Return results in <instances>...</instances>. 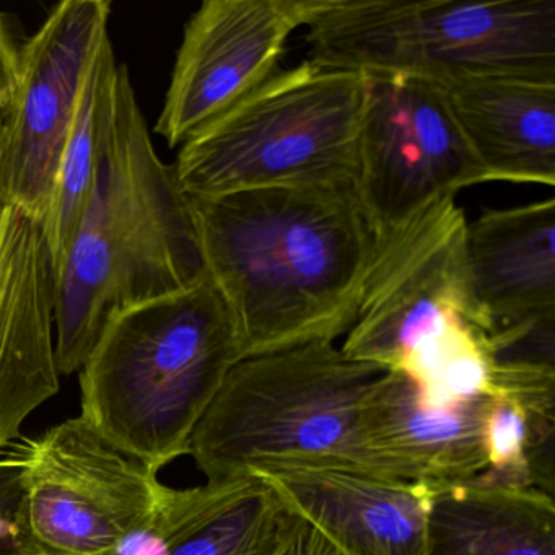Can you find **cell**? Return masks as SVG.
<instances>
[{
    "label": "cell",
    "instance_id": "obj_17",
    "mask_svg": "<svg viewBox=\"0 0 555 555\" xmlns=\"http://www.w3.org/2000/svg\"><path fill=\"white\" fill-rule=\"evenodd\" d=\"M427 555H555V505L538 487H430Z\"/></svg>",
    "mask_w": 555,
    "mask_h": 555
},
{
    "label": "cell",
    "instance_id": "obj_25",
    "mask_svg": "<svg viewBox=\"0 0 555 555\" xmlns=\"http://www.w3.org/2000/svg\"><path fill=\"white\" fill-rule=\"evenodd\" d=\"M0 129H2V115H0Z\"/></svg>",
    "mask_w": 555,
    "mask_h": 555
},
{
    "label": "cell",
    "instance_id": "obj_10",
    "mask_svg": "<svg viewBox=\"0 0 555 555\" xmlns=\"http://www.w3.org/2000/svg\"><path fill=\"white\" fill-rule=\"evenodd\" d=\"M108 0H64L21 48L0 129V203L47 222L83 77L109 35Z\"/></svg>",
    "mask_w": 555,
    "mask_h": 555
},
{
    "label": "cell",
    "instance_id": "obj_21",
    "mask_svg": "<svg viewBox=\"0 0 555 555\" xmlns=\"http://www.w3.org/2000/svg\"><path fill=\"white\" fill-rule=\"evenodd\" d=\"M22 490L14 467L0 464V555L25 551Z\"/></svg>",
    "mask_w": 555,
    "mask_h": 555
},
{
    "label": "cell",
    "instance_id": "obj_8",
    "mask_svg": "<svg viewBox=\"0 0 555 555\" xmlns=\"http://www.w3.org/2000/svg\"><path fill=\"white\" fill-rule=\"evenodd\" d=\"M22 490L25 552L115 555L170 493L160 474L113 447L80 415L0 454Z\"/></svg>",
    "mask_w": 555,
    "mask_h": 555
},
{
    "label": "cell",
    "instance_id": "obj_13",
    "mask_svg": "<svg viewBox=\"0 0 555 555\" xmlns=\"http://www.w3.org/2000/svg\"><path fill=\"white\" fill-rule=\"evenodd\" d=\"M54 300L43 223L0 203V454L60 392Z\"/></svg>",
    "mask_w": 555,
    "mask_h": 555
},
{
    "label": "cell",
    "instance_id": "obj_2",
    "mask_svg": "<svg viewBox=\"0 0 555 555\" xmlns=\"http://www.w3.org/2000/svg\"><path fill=\"white\" fill-rule=\"evenodd\" d=\"M204 275L188 199L155 151L128 67L106 103L95 177L56 271V363L79 372L106 321Z\"/></svg>",
    "mask_w": 555,
    "mask_h": 555
},
{
    "label": "cell",
    "instance_id": "obj_9",
    "mask_svg": "<svg viewBox=\"0 0 555 555\" xmlns=\"http://www.w3.org/2000/svg\"><path fill=\"white\" fill-rule=\"evenodd\" d=\"M366 77L353 188L383 240L438 201L486 178L431 80Z\"/></svg>",
    "mask_w": 555,
    "mask_h": 555
},
{
    "label": "cell",
    "instance_id": "obj_24",
    "mask_svg": "<svg viewBox=\"0 0 555 555\" xmlns=\"http://www.w3.org/2000/svg\"><path fill=\"white\" fill-rule=\"evenodd\" d=\"M4 555H31V554H28V552H25V551H18V552H12V554H4Z\"/></svg>",
    "mask_w": 555,
    "mask_h": 555
},
{
    "label": "cell",
    "instance_id": "obj_6",
    "mask_svg": "<svg viewBox=\"0 0 555 555\" xmlns=\"http://www.w3.org/2000/svg\"><path fill=\"white\" fill-rule=\"evenodd\" d=\"M369 77L307 60L281 69L188 139L173 165L186 197L356 180Z\"/></svg>",
    "mask_w": 555,
    "mask_h": 555
},
{
    "label": "cell",
    "instance_id": "obj_3",
    "mask_svg": "<svg viewBox=\"0 0 555 555\" xmlns=\"http://www.w3.org/2000/svg\"><path fill=\"white\" fill-rule=\"evenodd\" d=\"M240 360L232 318L204 272L106 321L79 370V415L160 474L190 454L197 424Z\"/></svg>",
    "mask_w": 555,
    "mask_h": 555
},
{
    "label": "cell",
    "instance_id": "obj_22",
    "mask_svg": "<svg viewBox=\"0 0 555 555\" xmlns=\"http://www.w3.org/2000/svg\"><path fill=\"white\" fill-rule=\"evenodd\" d=\"M21 48L5 15L0 12V115L11 105L21 69Z\"/></svg>",
    "mask_w": 555,
    "mask_h": 555
},
{
    "label": "cell",
    "instance_id": "obj_11",
    "mask_svg": "<svg viewBox=\"0 0 555 555\" xmlns=\"http://www.w3.org/2000/svg\"><path fill=\"white\" fill-rule=\"evenodd\" d=\"M330 0H206L184 25L155 132L168 147L216 121L278 70L295 31Z\"/></svg>",
    "mask_w": 555,
    "mask_h": 555
},
{
    "label": "cell",
    "instance_id": "obj_20",
    "mask_svg": "<svg viewBox=\"0 0 555 555\" xmlns=\"http://www.w3.org/2000/svg\"><path fill=\"white\" fill-rule=\"evenodd\" d=\"M529 450L528 417L522 409L508 399L490 398L486 421L487 467L476 477L503 486L538 487Z\"/></svg>",
    "mask_w": 555,
    "mask_h": 555
},
{
    "label": "cell",
    "instance_id": "obj_15",
    "mask_svg": "<svg viewBox=\"0 0 555 555\" xmlns=\"http://www.w3.org/2000/svg\"><path fill=\"white\" fill-rule=\"evenodd\" d=\"M343 555H427L430 487L331 467L255 470Z\"/></svg>",
    "mask_w": 555,
    "mask_h": 555
},
{
    "label": "cell",
    "instance_id": "obj_19",
    "mask_svg": "<svg viewBox=\"0 0 555 555\" xmlns=\"http://www.w3.org/2000/svg\"><path fill=\"white\" fill-rule=\"evenodd\" d=\"M109 35L100 41L83 77L76 115L64 144L50 214L44 222L54 278L79 222L95 177L103 115L118 77Z\"/></svg>",
    "mask_w": 555,
    "mask_h": 555
},
{
    "label": "cell",
    "instance_id": "obj_16",
    "mask_svg": "<svg viewBox=\"0 0 555 555\" xmlns=\"http://www.w3.org/2000/svg\"><path fill=\"white\" fill-rule=\"evenodd\" d=\"M431 82L486 183L555 186V79L469 74Z\"/></svg>",
    "mask_w": 555,
    "mask_h": 555
},
{
    "label": "cell",
    "instance_id": "obj_18",
    "mask_svg": "<svg viewBox=\"0 0 555 555\" xmlns=\"http://www.w3.org/2000/svg\"><path fill=\"white\" fill-rule=\"evenodd\" d=\"M292 519L294 512L258 474L206 482L168 555H278Z\"/></svg>",
    "mask_w": 555,
    "mask_h": 555
},
{
    "label": "cell",
    "instance_id": "obj_7",
    "mask_svg": "<svg viewBox=\"0 0 555 555\" xmlns=\"http://www.w3.org/2000/svg\"><path fill=\"white\" fill-rule=\"evenodd\" d=\"M307 30L330 69L555 79V0H330Z\"/></svg>",
    "mask_w": 555,
    "mask_h": 555
},
{
    "label": "cell",
    "instance_id": "obj_1",
    "mask_svg": "<svg viewBox=\"0 0 555 555\" xmlns=\"http://www.w3.org/2000/svg\"><path fill=\"white\" fill-rule=\"evenodd\" d=\"M186 199L243 359L349 333L382 245L353 184Z\"/></svg>",
    "mask_w": 555,
    "mask_h": 555
},
{
    "label": "cell",
    "instance_id": "obj_5",
    "mask_svg": "<svg viewBox=\"0 0 555 555\" xmlns=\"http://www.w3.org/2000/svg\"><path fill=\"white\" fill-rule=\"evenodd\" d=\"M382 369L311 343L240 360L191 438L207 482L275 467L362 470L360 408Z\"/></svg>",
    "mask_w": 555,
    "mask_h": 555
},
{
    "label": "cell",
    "instance_id": "obj_14",
    "mask_svg": "<svg viewBox=\"0 0 555 555\" xmlns=\"http://www.w3.org/2000/svg\"><path fill=\"white\" fill-rule=\"evenodd\" d=\"M489 404L430 405L408 376L379 373L360 408L363 473L428 487L474 479L487 467Z\"/></svg>",
    "mask_w": 555,
    "mask_h": 555
},
{
    "label": "cell",
    "instance_id": "obj_23",
    "mask_svg": "<svg viewBox=\"0 0 555 555\" xmlns=\"http://www.w3.org/2000/svg\"><path fill=\"white\" fill-rule=\"evenodd\" d=\"M291 509V508H288ZM278 555H343L310 521L294 513L287 538Z\"/></svg>",
    "mask_w": 555,
    "mask_h": 555
},
{
    "label": "cell",
    "instance_id": "obj_4",
    "mask_svg": "<svg viewBox=\"0 0 555 555\" xmlns=\"http://www.w3.org/2000/svg\"><path fill=\"white\" fill-rule=\"evenodd\" d=\"M464 210L448 196L379 240L344 356L408 376L430 405L489 395L495 365L474 310Z\"/></svg>",
    "mask_w": 555,
    "mask_h": 555
},
{
    "label": "cell",
    "instance_id": "obj_12",
    "mask_svg": "<svg viewBox=\"0 0 555 555\" xmlns=\"http://www.w3.org/2000/svg\"><path fill=\"white\" fill-rule=\"evenodd\" d=\"M474 310L495 359L555 339V201L486 209L466 227Z\"/></svg>",
    "mask_w": 555,
    "mask_h": 555
}]
</instances>
